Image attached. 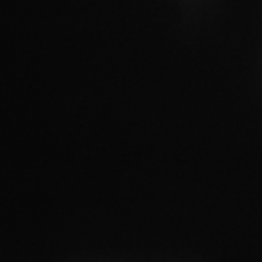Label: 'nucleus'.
I'll use <instances>...</instances> for the list:
<instances>
[]
</instances>
